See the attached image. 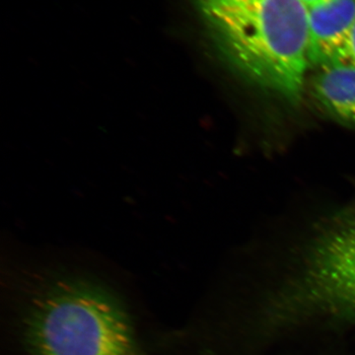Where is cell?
Here are the masks:
<instances>
[{"mask_svg":"<svg viewBox=\"0 0 355 355\" xmlns=\"http://www.w3.org/2000/svg\"><path fill=\"white\" fill-rule=\"evenodd\" d=\"M240 0H202V6L211 7H225L232 6Z\"/></svg>","mask_w":355,"mask_h":355,"instance_id":"obj_7","label":"cell"},{"mask_svg":"<svg viewBox=\"0 0 355 355\" xmlns=\"http://www.w3.org/2000/svg\"><path fill=\"white\" fill-rule=\"evenodd\" d=\"M333 64L349 65L355 69V25Z\"/></svg>","mask_w":355,"mask_h":355,"instance_id":"obj_6","label":"cell"},{"mask_svg":"<svg viewBox=\"0 0 355 355\" xmlns=\"http://www.w3.org/2000/svg\"><path fill=\"white\" fill-rule=\"evenodd\" d=\"M301 1L307 6L308 9H310L313 8V7L322 6V4L326 3V2L330 1V0H301Z\"/></svg>","mask_w":355,"mask_h":355,"instance_id":"obj_8","label":"cell"},{"mask_svg":"<svg viewBox=\"0 0 355 355\" xmlns=\"http://www.w3.org/2000/svg\"><path fill=\"white\" fill-rule=\"evenodd\" d=\"M309 11L310 64H333L355 25V0H330Z\"/></svg>","mask_w":355,"mask_h":355,"instance_id":"obj_4","label":"cell"},{"mask_svg":"<svg viewBox=\"0 0 355 355\" xmlns=\"http://www.w3.org/2000/svg\"><path fill=\"white\" fill-rule=\"evenodd\" d=\"M22 335L27 355H147L123 303L84 277L42 287L26 309Z\"/></svg>","mask_w":355,"mask_h":355,"instance_id":"obj_2","label":"cell"},{"mask_svg":"<svg viewBox=\"0 0 355 355\" xmlns=\"http://www.w3.org/2000/svg\"><path fill=\"white\" fill-rule=\"evenodd\" d=\"M294 295L303 308L355 322V226L317 240L299 272Z\"/></svg>","mask_w":355,"mask_h":355,"instance_id":"obj_3","label":"cell"},{"mask_svg":"<svg viewBox=\"0 0 355 355\" xmlns=\"http://www.w3.org/2000/svg\"><path fill=\"white\" fill-rule=\"evenodd\" d=\"M315 96L336 118L355 125V69L349 65L322 67L315 78Z\"/></svg>","mask_w":355,"mask_h":355,"instance_id":"obj_5","label":"cell"},{"mask_svg":"<svg viewBox=\"0 0 355 355\" xmlns=\"http://www.w3.org/2000/svg\"><path fill=\"white\" fill-rule=\"evenodd\" d=\"M202 9L236 69L288 101L300 100L310 65L309 11L301 0H240Z\"/></svg>","mask_w":355,"mask_h":355,"instance_id":"obj_1","label":"cell"}]
</instances>
